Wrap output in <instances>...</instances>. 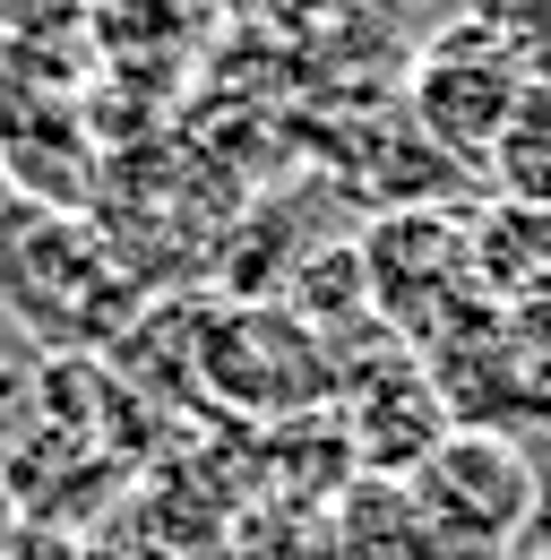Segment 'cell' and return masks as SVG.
Here are the masks:
<instances>
[{"label":"cell","instance_id":"cell-1","mask_svg":"<svg viewBox=\"0 0 551 560\" xmlns=\"http://www.w3.org/2000/svg\"><path fill=\"white\" fill-rule=\"evenodd\" d=\"M0 302L35 346H113L138 311V284L121 277V259L104 250V233L78 208H44L17 199V215L0 224Z\"/></svg>","mask_w":551,"mask_h":560},{"label":"cell","instance_id":"cell-2","mask_svg":"<svg viewBox=\"0 0 551 560\" xmlns=\"http://www.w3.org/2000/svg\"><path fill=\"white\" fill-rule=\"evenodd\" d=\"M406 483L457 560H517L535 544L543 475H535V457H526V440L508 422H457Z\"/></svg>","mask_w":551,"mask_h":560},{"label":"cell","instance_id":"cell-3","mask_svg":"<svg viewBox=\"0 0 551 560\" xmlns=\"http://www.w3.org/2000/svg\"><path fill=\"white\" fill-rule=\"evenodd\" d=\"M535 86V61L508 52L482 18H448L422 52H413V78H406V104L422 121V139L448 147L457 164H491V147L508 139L517 104Z\"/></svg>","mask_w":551,"mask_h":560},{"label":"cell","instance_id":"cell-4","mask_svg":"<svg viewBox=\"0 0 551 560\" xmlns=\"http://www.w3.org/2000/svg\"><path fill=\"white\" fill-rule=\"evenodd\" d=\"M319 337L328 328H310L302 311H224L215 337H199V362H207L224 406L302 422V415H319V397L337 388V353Z\"/></svg>","mask_w":551,"mask_h":560},{"label":"cell","instance_id":"cell-5","mask_svg":"<svg viewBox=\"0 0 551 560\" xmlns=\"http://www.w3.org/2000/svg\"><path fill=\"white\" fill-rule=\"evenodd\" d=\"M362 277H371V311L422 346L431 328H448L466 302H482V268H474V233H457V215L406 208L388 224H371L362 242Z\"/></svg>","mask_w":551,"mask_h":560},{"label":"cell","instance_id":"cell-6","mask_svg":"<svg viewBox=\"0 0 551 560\" xmlns=\"http://www.w3.org/2000/svg\"><path fill=\"white\" fill-rule=\"evenodd\" d=\"M337 422L344 440H353V457H362V475H422V457L457 431L448 415V397H439V380L422 371V353L413 346H379L362 371H337Z\"/></svg>","mask_w":551,"mask_h":560},{"label":"cell","instance_id":"cell-7","mask_svg":"<svg viewBox=\"0 0 551 560\" xmlns=\"http://www.w3.org/2000/svg\"><path fill=\"white\" fill-rule=\"evenodd\" d=\"M337 552L344 560H457L439 544V526L422 517L413 483H397V475H353V483H344Z\"/></svg>","mask_w":551,"mask_h":560},{"label":"cell","instance_id":"cell-8","mask_svg":"<svg viewBox=\"0 0 551 560\" xmlns=\"http://www.w3.org/2000/svg\"><path fill=\"white\" fill-rule=\"evenodd\" d=\"M482 173L500 182V208L551 215V70H535L526 104H517V121H508V139L491 147Z\"/></svg>","mask_w":551,"mask_h":560},{"label":"cell","instance_id":"cell-9","mask_svg":"<svg viewBox=\"0 0 551 560\" xmlns=\"http://www.w3.org/2000/svg\"><path fill=\"white\" fill-rule=\"evenodd\" d=\"M233 560H344L337 509H319V500H259L233 526Z\"/></svg>","mask_w":551,"mask_h":560},{"label":"cell","instance_id":"cell-10","mask_svg":"<svg viewBox=\"0 0 551 560\" xmlns=\"http://www.w3.org/2000/svg\"><path fill=\"white\" fill-rule=\"evenodd\" d=\"M52 18V0H0V44H17L26 26H44Z\"/></svg>","mask_w":551,"mask_h":560},{"label":"cell","instance_id":"cell-11","mask_svg":"<svg viewBox=\"0 0 551 560\" xmlns=\"http://www.w3.org/2000/svg\"><path fill=\"white\" fill-rule=\"evenodd\" d=\"M17 215V173H9V155H0V224Z\"/></svg>","mask_w":551,"mask_h":560},{"label":"cell","instance_id":"cell-12","mask_svg":"<svg viewBox=\"0 0 551 560\" xmlns=\"http://www.w3.org/2000/svg\"><path fill=\"white\" fill-rule=\"evenodd\" d=\"M517 560H551V544H526V552H517Z\"/></svg>","mask_w":551,"mask_h":560},{"label":"cell","instance_id":"cell-13","mask_svg":"<svg viewBox=\"0 0 551 560\" xmlns=\"http://www.w3.org/2000/svg\"><path fill=\"white\" fill-rule=\"evenodd\" d=\"M0 52H9V44H0ZM0 78H9V61H0Z\"/></svg>","mask_w":551,"mask_h":560}]
</instances>
